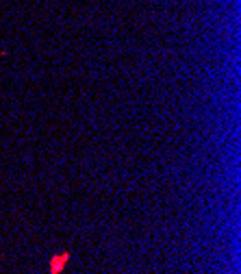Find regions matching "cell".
Segmentation results:
<instances>
[{"mask_svg": "<svg viewBox=\"0 0 241 274\" xmlns=\"http://www.w3.org/2000/svg\"><path fill=\"white\" fill-rule=\"evenodd\" d=\"M68 261H70V252H63V255L53 257L50 259V274H61Z\"/></svg>", "mask_w": 241, "mask_h": 274, "instance_id": "6da1fadb", "label": "cell"}]
</instances>
